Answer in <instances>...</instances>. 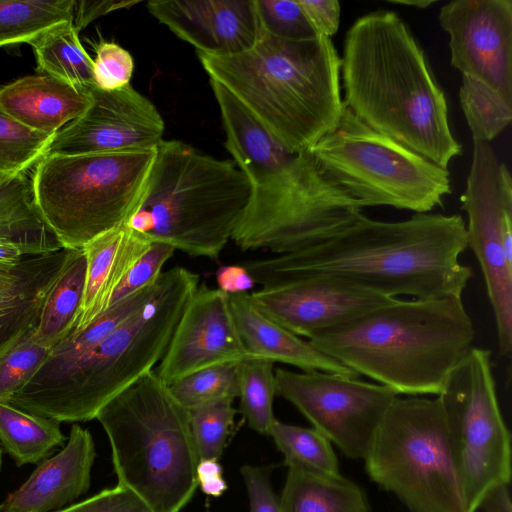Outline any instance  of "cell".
I'll return each instance as SVG.
<instances>
[{
	"instance_id": "obj_1",
	"label": "cell",
	"mask_w": 512,
	"mask_h": 512,
	"mask_svg": "<svg viewBox=\"0 0 512 512\" xmlns=\"http://www.w3.org/2000/svg\"><path fill=\"white\" fill-rule=\"evenodd\" d=\"M467 247L466 224L458 214L415 213L386 222L361 213L318 244L243 265L262 287L332 275L394 298H462L473 276L459 261Z\"/></svg>"
},
{
	"instance_id": "obj_2",
	"label": "cell",
	"mask_w": 512,
	"mask_h": 512,
	"mask_svg": "<svg viewBox=\"0 0 512 512\" xmlns=\"http://www.w3.org/2000/svg\"><path fill=\"white\" fill-rule=\"evenodd\" d=\"M344 107L374 131L448 170L461 154L445 95L399 15L377 10L348 29L341 57Z\"/></svg>"
},
{
	"instance_id": "obj_3",
	"label": "cell",
	"mask_w": 512,
	"mask_h": 512,
	"mask_svg": "<svg viewBox=\"0 0 512 512\" xmlns=\"http://www.w3.org/2000/svg\"><path fill=\"white\" fill-rule=\"evenodd\" d=\"M197 56L210 79L291 153L309 150L343 113L341 58L329 37L293 41L259 27L256 42L246 51Z\"/></svg>"
},
{
	"instance_id": "obj_4",
	"label": "cell",
	"mask_w": 512,
	"mask_h": 512,
	"mask_svg": "<svg viewBox=\"0 0 512 512\" xmlns=\"http://www.w3.org/2000/svg\"><path fill=\"white\" fill-rule=\"evenodd\" d=\"M474 338L462 298L441 297L396 298L308 341L397 395L437 396Z\"/></svg>"
},
{
	"instance_id": "obj_5",
	"label": "cell",
	"mask_w": 512,
	"mask_h": 512,
	"mask_svg": "<svg viewBox=\"0 0 512 512\" xmlns=\"http://www.w3.org/2000/svg\"><path fill=\"white\" fill-rule=\"evenodd\" d=\"M199 284L184 268L162 272L153 295L88 353L50 373H35L9 403L58 422H85L163 358Z\"/></svg>"
},
{
	"instance_id": "obj_6",
	"label": "cell",
	"mask_w": 512,
	"mask_h": 512,
	"mask_svg": "<svg viewBox=\"0 0 512 512\" xmlns=\"http://www.w3.org/2000/svg\"><path fill=\"white\" fill-rule=\"evenodd\" d=\"M250 197V182L234 162L163 139L127 225L152 242L217 259Z\"/></svg>"
},
{
	"instance_id": "obj_7",
	"label": "cell",
	"mask_w": 512,
	"mask_h": 512,
	"mask_svg": "<svg viewBox=\"0 0 512 512\" xmlns=\"http://www.w3.org/2000/svg\"><path fill=\"white\" fill-rule=\"evenodd\" d=\"M112 452L117 485L152 512H180L197 487L199 456L189 410L152 370L97 413Z\"/></svg>"
},
{
	"instance_id": "obj_8",
	"label": "cell",
	"mask_w": 512,
	"mask_h": 512,
	"mask_svg": "<svg viewBox=\"0 0 512 512\" xmlns=\"http://www.w3.org/2000/svg\"><path fill=\"white\" fill-rule=\"evenodd\" d=\"M155 149L44 156L32 178L37 205L65 250L127 224L145 189Z\"/></svg>"
},
{
	"instance_id": "obj_9",
	"label": "cell",
	"mask_w": 512,
	"mask_h": 512,
	"mask_svg": "<svg viewBox=\"0 0 512 512\" xmlns=\"http://www.w3.org/2000/svg\"><path fill=\"white\" fill-rule=\"evenodd\" d=\"M363 460L369 477L411 512H466L437 397L397 396Z\"/></svg>"
},
{
	"instance_id": "obj_10",
	"label": "cell",
	"mask_w": 512,
	"mask_h": 512,
	"mask_svg": "<svg viewBox=\"0 0 512 512\" xmlns=\"http://www.w3.org/2000/svg\"><path fill=\"white\" fill-rule=\"evenodd\" d=\"M323 175L364 207L428 213L451 193L449 172L362 123L347 108L310 149Z\"/></svg>"
},
{
	"instance_id": "obj_11",
	"label": "cell",
	"mask_w": 512,
	"mask_h": 512,
	"mask_svg": "<svg viewBox=\"0 0 512 512\" xmlns=\"http://www.w3.org/2000/svg\"><path fill=\"white\" fill-rule=\"evenodd\" d=\"M361 210L355 199L323 175L306 150L251 185L248 206L231 239L242 250L291 253L331 237Z\"/></svg>"
},
{
	"instance_id": "obj_12",
	"label": "cell",
	"mask_w": 512,
	"mask_h": 512,
	"mask_svg": "<svg viewBox=\"0 0 512 512\" xmlns=\"http://www.w3.org/2000/svg\"><path fill=\"white\" fill-rule=\"evenodd\" d=\"M442 406L466 512L511 479V436L503 419L491 351L472 347L436 396Z\"/></svg>"
},
{
	"instance_id": "obj_13",
	"label": "cell",
	"mask_w": 512,
	"mask_h": 512,
	"mask_svg": "<svg viewBox=\"0 0 512 512\" xmlns=\"http://www.w3.org/2000/svg\"><path fill=\"white\" fill-rule=\"evenodd\" d=\"M467 242L480 264L491 304L499 354L512 351V181L489 143L473 140V157L461 196Z\"/></svg>"
},
{
	"instance_id": "obj_14",
	"label": "cell",
	"mask_w": 512,
	"mask_h": 512,
	"mask_svg": "<svg viewBox=\"0 0 512 512\" xmlns=\"http://www.w3.org/2000/svg\"><path fill=\"white\" fill-rule=\"evenodd\" d=\"M276 393L349 458L363 459L397 395L378 383L325 371L276 368Z\"/></svg>"
},
{
	"instance_id": "obj_15",
	"label": "cell",
	"mask_w": 512,
	"mask_h": 512,
	"mask_svg": "<svg viewBox=\"0 0 512 512\" xmlns=\"http://www.w3.org/2000/svg\"><path fill=\"white\" fill-rule=\"evenodd\" d=\"M265 316L307 339L348 323L396 298L351 280L315 275L249 293Z\"/></svg>"
},
{
	"instance_id": "obj_16",
	"label": "cell",
	"mask_w": 512,
	"mask_h": 512,
	"mask_svg": "<svg viewBox=\"0 0 512 512\" xmlns=\"http://www.w3.org/2000/svg\"><path fill=\"white\" fill-rule=\"evenodd\" d=\"M90 104L52 138L45 156L155 149L164 120L150 100L131 84L114 91L88 89Z\"/></svg>"
},
{
	"instance_id": "obj_17",
	"label": "cell",
	"mask_w": 512,
	"mask_h": 512,
	"mask_svg": "<svg viewBox=\"0 0 512 512\" xmlns=\"http://www.w3.org/2000/svg\"><path fill=\"white\" fill-rule=\"evenodd\" d=\"M438 19L449 35L452 66L512 96V1L454 0Z\"/></svg>"
},
{
	"instance_id": "obj_18",
	"label": "cell",
	"mask_w": 512,
	"mask_h": 512,
	"mask_svg": "<svg viewBox=\"0 0 512 512\" xmlns=\"http://www.w3.org/2000/svg\"><path fill=\"white\" fill-rule=\"evenodd\" d=\"M247 357L228 295L202 284L186 305L154 371L169 385L200 369Z\"/></svg>"
},
{
	"instance_id": "obj_19",
	"label": "cell",
	"mask_w": 512,
	"mask_h": 512,
	"mask_svg": "<svg viewBox=\"0 0 512 512\" xmlns=\"http://www.w3.org/2000/svg\"><path fill=\"white\" fill-rule=\"evenodd\" d=\"M146 7L177 37L207 55L246 51L259 33L254 0H156Z\"/></svg>"
},
{
	"instance_id": "obj_20",
	"label": "cell",
	"mask_w": 512,
	"mask_h": 512,
	"mask_svg": "<svg viewBox=\"0 0 512 512\" xmlns=\"http://www.w3.org/2000/svg\"><path fill=\"white\" fill-rule=\"evenodd\" d=\"M96 458L88 429L72 424L63 448L40 461L28 479L2 503L17 512H55L84 495L90 488Z\"/></svg>"
},
{
	"instance_id": "obj_21",
	"label": "cell",
	"mask_w": 512,
	"mask_h": 512,
	"mask_svg": "<svg viewBox=\"0 0 512 512\" xmlns=\"http://www.w3.org/2000/svg\"><path fill=\"white\" fill-rule=\"evenodd\" d=\"M153 242L127 224L106 231L87 242L84 294L79 318L72 332H80L103 314L123 278Z\"/></svg>"
},
{
	"instance_id": "obj_22",
	"label": "cell",
	"mask_w": 512,
	"mask_h": 512,
	"mask_svg": "<svg viewBox=\"0 0 512 512\" xmlns=\"http://www.w3.org/2000/svg\"><path fill=\"white\" fill-rule=\"evenodd\" d=\"M230 309L243 346L251 357L295 366L302 371H325L350 377L356 373L314 348L261 313L249 293L228 295Z\"/></svg>"
},
{
	"instance_id": "obj_23",
	"label": "cell",
	"mask_w": 512,
	"mask_h": 512,
	"mask_svg": "<svg viewBox=\"0 0 512 512\" xmlns=\"http://www.w3.org/2000/svg\"><path fill=\"white\" fill-rule=\"evenodd\" d=\"M91 101L88 90L44 74L19 78L0 88V106L26 127L54 136L78 118Z\"/></svg>"
},
{
	"instance_id": "obj_24",
	"label": "cell",
	"mask_w": 512,
	"mask_h": 512,
	"mask_svg": "<svg viewBox=\"0 0 512 512\" xmlns=\"http://www.w3.org/2000/svg\"><path fill=\"white\" fill-rule=\"evenodd\" d=\"M0 241L19 245L30 256L63 250L37 205L31 170L0 177Z\"/></svg>"
},
{
	"instance_id": "obj_25",
	"label": "cell",
	"mask_w": 512,
	"mask_h": 512,
	"mask_svg": "<svg viewBox=\"0 0 512 512\" xmlns=\"http://www.w3.org/2000/svg\"><path fill=\"white\" fill-rule=\"evenodd\" d=\"M282 512H368L363 490L341 474L288 468L280 497Z\"/></svg>"
},
{
	"instance_id": "obj_26",
	"label": "cell",
	"mask_w": 512,
	"mask_h": 512,
	"mask_svg": "<svg viewBox=\"0 0 512 512\" xmlns=\"http://www.w3.org/2000/svg\"><path fill=\"white\" fill-rule=\"evenodd\" d=\"M86 259L82 248L74 249L68 262L47 291L33 339L51 350L76 326L84 294Z\"/></svg>"
},
{
	"instance_id": "obj_27",
	"label": "cell",
	"mask_w": 512,
	"mask_h": 512,
	"mask_svg": "<svg viewBox=\"0 0 512 512\" xmlns=\"http://www.w3.org/2000/svg\"><path fill=\"white\" fill-rule=\"evenodd\" d=\"M28 44L33 49L39 73L84 90L95 86L93 59L82 46L74 21L58 23Z\"/></svg>"
},
{
	"instance_id": "obj_28",
	"label": "cell",
	"mask_w": 512,
	"mask_h": 512,
	"mask_svg": "<svg viewBox=\"0 0 512 512\" xmlns=\"http://www.w3.org/2000/svg\"><path fill=\"white\" fill-rule=\"evenodd\" d=\"M66 440L60 422L0 402V445L18 466L39 463Z\"/></svg>"
},
{
	"instance_id": "obj_29",
	"label": "cell",
	"mask_w": 512,
	"mask_h": 512,
	"mask_svg": "<svg viewBox=\"0 0 512 512\" xmlns=\"http://www.w3.org/2000/svg\"><path fill=\"white\" fill-rule=\"evenodd\" d=\"M158 280V279H157ZM156 282L114 303L80 332H70L48 353L36 373L44 374L76 361L108 336L122 321L143 306L153 295Z\"/></svg>"
},
{
	"instance_id": "obj_30",
	"label": "cell",
	"mask_w": 512,
	"mask_h": 512,
	"mask_svg": "<svg viewBox=\"0 0 512 512\" xmlns=\"http://www.w3.org/2000/svg\"><path fill=\"white\" fill-rule=\"evenodd\" d=\"M74 0H0V47L29 43L50 27L74 21Z\"/></svg>"
},
{
	"instance_id": "obj_31",
	"label": "cell",
	"mask_w": 512,
	"mask_h": 512,
	"mask_svg": "<svg viewBox=\"0 0 512 512\" xmlns=\"http://www.w3.org/2000/svg\"><path fill=\"white\" fill-rule=\"evenodd\" d=\"M459 100L473 140L489 143L511 123L512 96L476 78L462 75Z\"/></svg>"
},
{
	"instance_id": "obj_32",
	"label": "cell",
	"mask_w": 512,
	"mask_h": 512,
	"mask_svg": "<svg viewBox=\"0 0 512 512\" xmlns=\"http://www.w3.org/2000/svg\"><path fill=\"white\" fill-rule=\"evenodd\" d=\"M288 468L336 475L339 462L332 443L314 428L287 424L276 419L269 431Z\"/></svg>"
},
{
	"instance_id": "obj_33",
	"label": "cell",
	"mask_w": 512,
	"mask_h": 512,
	"mask_svg": "<svg viewBox=\"0 0 512 512\" xmlns=\"http://www.w3.org/2000/svg\"><path fill=\"white\" fill-rule=\"evenodd\" d=\"M276 394L273 361L249 356L238 363L240 411L257 433L269 435L276 420L273 412Z\"/></svg>"
},
{
	"instance_id": "obj_34",
	"label": "cell",
	"mask_w": 512,
	"mask_h": 512,
	"mask_svg": "<svg viewBox=\"0 0 512 512\" xmlns=\"http://www.w3.org/2000/svg\"><path fill=\"white\" fill-rule=\"evenodd\" d=\"M73 250L63 249L49 255L30 256L16 269L0 272V311L50 286Z\"/></svg>"
},
{
	"instance_id": "obj_35",
	"label": "cell",
	"mask_w": 512,
	"mask_h": 512,
	"mask_svg": "<svg viewBox=\"0 0 512 512\" xmlns=\"http://www.w3.org/2000/svg\"><path fill=\"white\" fill-rule=\"evenodd\" d=\"M53 137L26 127L0 106V177L34 168L45 156Z\"/></svg>"
},
{
	"instance_id": "obj_36",
	"label": "cell",
	"mask_w": 512,
	"mask_h": 512,
	"mask_svg": "<svg viewBox=\"0 0 512 512\" xmlns=\"http://www.w3.org/2000/svg\"><path fill=\"white\" fill-rule=\"evenodd\" d=\"M238 363L200 369L169 384L168 388L188 410L225 399L234 401L238 397Z\"/></svg>"
},
{
	"instance_id": "obj_37",
	"label": "cell",
	"mask_w": 512,
	"mask_h": 512,
	"mask_svg": "<svg viewBox=\"0 0 512 512\" xmlns=\"http://www.w3.org/2000/svg\"><path fill=\"white\" fill-rule=\"evenodd\" d=\"M237 410L225 399L189 410L191 431L199 459H218L223 453Z\"/></svg>"
},
{
	"instance_id": "obj_38",
	"label": "cell",
	"mask_w": 512,
	"mask_h": 512,
	"mask_svg": "<svg viewBox=\"0 0 512 512\" xmlns=\"http://www.w3.org/2000/svg\"><path fill=\"white\" fill-rule=\"evenodd\" d=\"M32 331L0 355V402L9 403L45 361L49 349L37 343Z\"/></svg>"
},
{
	"instance_id": "obj_39",
	"label": "cell",
	"mask_w": 512,
	"mask_h": 512,
	"mask_svg": "<svg viewBox=\"0 0 512 512\" xmlns=\"http://www.w3.org/2000/svg\"><path fill=\"white\" fill-rule=\"evenodd\" d=\"M259 27L278 38L302 41L315 38L298 0H254Z\"/></svg>"
},
{
	"instance_id": "obj_40",
	"label": "cell",
	"mask_w": 512,
	"mask_h": 512,
	"mask_svg": "<svg viewBox=\"0 0 512 512\" xmlns=\"http://www.w3.org/2000/svg\"><path fill=\"white\" fill-rule=\"evenodd\" d=\"M134 71L132 55L115 42L100 41L93 59L94 85L103 91H114L130 85Z\"/></svg>"
},
{
	"instance_id": "obj_41",
	"label": "cell",
	"mask_w": 512,
	"mask_h": 512,
	"mask_svg": "<svg viewBox=\"0 0 512 512\" xmlns=\"http://www.w3.org/2000/svg\"><path fill=\"white\" fill-rule=\"evenodd\" d=\"M174 251L175 249L168 244L153 242L118 285L112 296L110 306L137 291L153 285L161 275L162 267Z\"/></svg>"
},
{
	"instance_id": "obj_42",
	"label": "cell",
	"mask_w": 512,
	"mask_h": 512,
	"mask_svg": "<svg viewBox=\"0 0 512 512\" xmlns=\"http://www.w3.org/2000/svg\"><path fill=\"white\" fill-rule=\"evenodd\" d=\"M50 286L0 311V355L34 329L39 319L42 303Z\"/></svg>"
},
{
	"instance_id": "obj_43",
	"label": "cell",
	"mask_w": 512,
	"mask_h": 512,
	"mask_svg": "<svg viewBox=\"0 0 512 512\" xmlns=\"http://www.w3.org/2000/svg\"><path fill=\"white\" fill-rule=\"evenodd\" d=\"M55 512H152L131 490L116 485Z\"/></svg>"
},
{
	"instance_id": "obj_44",
	"label": "cell",
	"mask_w": 512,
	"mask_h": 512,
	"mask_svg": "<svg viewBox=\"0 0 512 512\" xmlns=\"http://www.w3.org/2000/svg\"><path fill=\"white\" fill-rule=\"evenodd\" d=\"M240 473L249 498V512H282L280 498L262 468L245 464Z\"/></svg>"
},
{
	"instance_id": "obj_45",
	"label": "cell",
	"mask_w": 512,
	"mask_h": 512,
	"mask_svg": "<svg viewBox=\"0 0 512 512\" xmlns=\"http://www.w3.org/2000/svg\"><path fill=\"white\" fill-rule=\"evenodd\" d=\"M298 2L316 35L331 38L338 31L341 8L337 0H298Z\"/></svg>"
},
{
	"instance_id": "obj_46",
	"label": "cell",
	"mask_w": 512,
	"mask_h": 512,
	"mask_svg": "<svg viewBox=\"0 0 512 512\" xmlns=\"http://www.w3.org/2000/svg\"><path fill=\"white\" fill-rule=\"evenodd\" d=\"M218 289L227 295L248 293L256 282L244 265H226L216 272Z\"/></svg>"
},
{
	"instance_id": "obj_47",
	"label": "cell",
	"mask_w": 512,
	"mask_h": 512,
	"mask_svg": "<svg viewBox=\"0 0 512 512\" xmlns=\"http://www.w3.org/2000/svg\"><path fill=\"white\" fill-rule=\"evenodd\" d=\"M139 1H80L76 3L74 14V26L78 32L86 27L94 19L112 11L129 8Z\"/></svg>"
},
{
	"instance_id": "obj_48",
	"label": "cell",
	"mask_w": 512,
	"mask_h": 512,
	"mask_svg": "<svg viewBox=\"0 0 512 512\" xmlns=\"http://www.w3.org/2000/svg\"><path fill=\"white\" fill-rule=\"evenodd\" d=\"M198 487L208 496L220 497L228 488L218 459H199L197 465Z\"/></svg>"
},
{
	"instance_id": "obj_49",
	"label": "cell",
	"mask_w": 512,
	"mask_h": 512,
	"mask_svg": "<svg viewBox=\"0 0 512 512\" xmlns=\"http://www.w3.org/2000/svg\"><path fill=\"white\" fill-rule=\"evenodd\" d=\"M479 508L484 512H512L509 484L491 489L482 499Z\"/></svg>"
},
{
	"instance_id": "obj_50",
	"label": "cell",
	"mask_w": 512,
	"mask_h": 512,
	"mask_svg": "<svg viewBox=\"0 0 512 512\" xmlns=\"http://www.w3.org/2000/svg\"><path fill=\"white\" fill-rule=\"evenodd\" d=\"M28 257L30 255L21 246L0 241V272L16 269Z\"/></svg>"
},
{
	"instance_id": "obj_51",
	"label": "cell",
	"mask_w": 512,
	"mask_h": 512,
	"mask_svg": "<svg viewBox=\"0 0 512 512\" xmlns=\"http://www.w3.org/2000/svg\"><path fill=\"white\" fill-rule=\"evenodd\" d=\"M391 4L396 5H404V6H412L417 9H425L429 6L433 5L437 1L434 0H389L388 1Z\"/></svg>"
},
{
	"instance_id": "obj_52",
	"label": "cell",
	"mask_w": 512,
	"mask_h": 512,
	"mask_svg": "<svg viewBox=\"0 0 512 512\" xmlns=\"http://www.w3.org/2000/svg\"><path fill=\"white\" fill-rule=\"evenodd\" d=\"M0 512H17V511L6 509V508H4L3 504L1 503L0 504Z\"/></svg>"
},
{
	"instance_id": "obj_53",
	"label": "cell",
	"mask_w": 512,
	"mask_h": 512,
	"mask_svg": "<svg viewBox=\"0 0 512 512\" xmlns=\"http://www.w3.org/2000/svg\"><path fill=\"white\" fill-rule=\"evenodd\" d=\"M2 454H3V449L0 445V472H1V467H2Z\"/></svg>"
}]
</instances>
